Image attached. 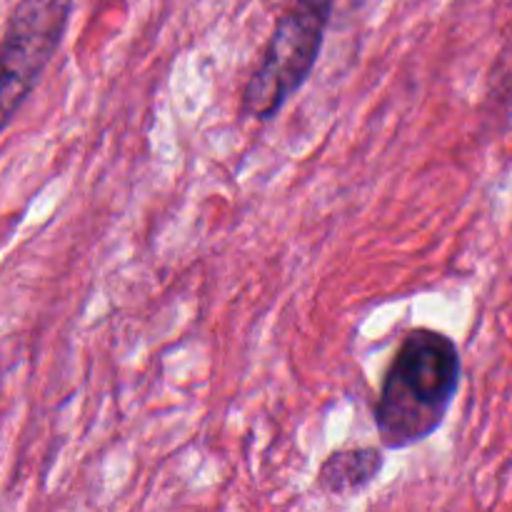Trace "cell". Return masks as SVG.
Here are the masks:
<instances>
[{
    "instance_id": "cell-1",
    "label": "cell",
    "mask_w": 512,
    "mask_h": 512,
    "mask_svg": "<svg viewBox=\"0 0 512 512\" xmlns=\"http://www.w3.org/2000/svg\"><path fill=\"white\" fill-rule=\"evenodd\" d=\"M460 383L458 343L435 328L408 330L380 380L373 410L380 445L405 450L438 433Z\"/></svg>"
},
{
    "instance_id": "cell-2",
    "label": "cell",
    "mask_w": 512,
    "mask_h": 512,
    "mask_svg": "<svg viewBox=\"0 0 512 512\" xmlns=\"http://www.w3.org/2000/svg\"><path fill=\"white\" fill-rule=\"evenodd\" d=\"M340 0H290L240 93L243 118L270 123L313 75Z\"/></svg>"
},
{
    "instance_id": "cell-3",
    "label": "cell",
    "mask_w": 512,
    "mask_h": 512,
    "mask_svg": "<svg viewBox=\"0 0 512 512\" xmlns=\"http://www.w3.org/2000/svg\"><path fill=\"white\" fill-rule=\"evenodd\" d=\"M75 0H18L10 13L0 48V113L13 123L58 53Z\"/></svg>"
},
{
    "instance_id": "cell-4",
    "label": "cell",
    "mask_w": 512,
    "mask_h": 512,
    "mask_svg": "<svg viewBox=\"0 0 512 512\" xmlns=\"http://www.w3.org/2000/svg\"><path fill=\"white\" fill-rule=\"evenodd\" d=\"M385 465L383 448H345L335 450L318 470V488L328 495H358L375 483Z\"/></svg>"
}]
</instances>
